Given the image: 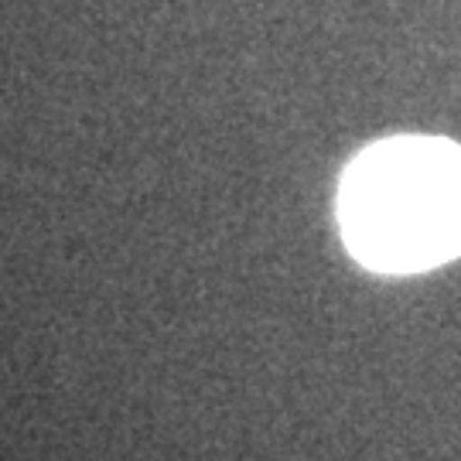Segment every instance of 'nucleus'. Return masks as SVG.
Returning <instances> with one entry per match:
<instances>
[{
	"mask_svg": "<svg viewBox=\"0 0 461 461\" xmlns=\"http://www.w3.org/2000/svg\"><path fill=\"white\" fill-rule=\"evenodd\" d=\"M348 253L379 274H420L461 257V148L390 137L366 148L339 188Z\"/></svg>",
	"mask_w": 461,
	"mask_h": 461,
	"instance_id": "nucleus-1",
	"label": "nucleus"
}]
</instances>
